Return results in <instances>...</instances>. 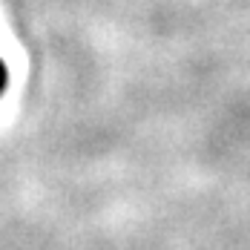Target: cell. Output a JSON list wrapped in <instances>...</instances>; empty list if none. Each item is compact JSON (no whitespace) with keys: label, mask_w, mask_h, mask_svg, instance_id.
I'll return each mask as SVG.
<instances>
[{"label":"cell","mask_w":250,"mask_h":250,"mask_svg":"<svg viewBox=\"0 0 250 250\" xmlns=\"http://www.w3.org/2000/svg\"><path fill=\"white\" fill-rule=\"evenodd\" d=\"M3 86H6V66L0 63V92H3Z\"/></svg>","instance_id":"6da1fadb"}]
</instances>
